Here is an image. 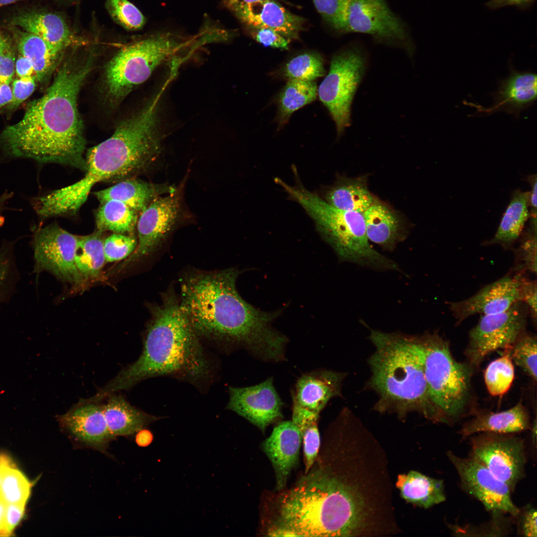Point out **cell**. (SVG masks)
Wrapping results in <instances>:
<instances>
[{
    "label": "cell",
    "mask_w": 537,
    "mask_h": 537,
    "mask_svg": "<svg viewBox=\"0 0 537 537\" xmlns=\"http://www.w3.org/2000/svg\"><path fill=\"white\" fill-rule=\"evenodd\" d=\"M194 41L162 33L123 48L105 68L104 80L108 94L114 99L123 98L145 82L159 66L175 61L177 54Z\"/></svg>",
    "instance_id": "ba28073f"
},
{
    "label": "cell",
    "mask_w": 537,
    "mask_h": 537,
    "mask_svg": "<svg viewBox=\"0 0 537 537\" xmlns=\"http://www.w3.org/2000/svg\"><path fill=\"white\" fill-rule=\"evenodd\" d=\"M37 80L35 76L17 78L12 82V99L7 105L10 110L16 109L34 92Z\"/></svg>",
    "instance_id": "bcb514c9"
},
{
    "label": "cell",
    "mask_w": 537,
    "mask_h": 537,
    "mask_svg": "<svg viewBox=\"0 0 537 537\" xmlns=\"http://www.w3.org/2000/svg\"><path fill=\"white\" fill-rule=\"evenodd\" d=\"M89 61H66L43 95L32 101L18 122L0 135L9 157L87 169L86 142L77 105L80 89L91 69Z\"/></svg>",
    "instance_id": "7a4b0ae2"
},
{
    "label": "cell",
    "mask_w": 537,
    "mask_h": 537,
    "mask_svg": "<svg viewBox=\"0 0 537 537\" xmlns=\"http://www.w3.org/2000/svg\"><path fill=\"white\" fill-rule=\"evenodd\" d=\"M136 238L131 234L114 233L104 240L106 262L120 261L129 257L137 246Z\"/></svg>",
    "instance_id": "ee69618b"
},
{
    "label": "cell",
    "mask_w": 537,
    "mask_h": 537,
    "mask_svg": "<svg viewBox=\"0 0 537 537\" xmlns=\"http://www.w3.org/2000/svg\"><path fill=\"white\" fill-rule=\"evenodd\" d=\"M150 308L151 319L140 356L99 389L93 395L95 400L156 376H173L194 384L210 378V363L199 337L175 294H164L162 303Z\"/></svg>",
    "instance_id": "277c9868"
},
{
    "label": "cell",
    "mask_w": 537,
    "mask_h": 537,
    "mask_svg": "<svg viewBox=\"0 0 537 537\" xmlns=\"http://www.w3.org/2000/svg\"><path fill=\"white\" fill-rule=\"evenodd\" d=\"M532 434V439L533 442H534L535 443H536V436H537V422H536V419H535L534 424L533 425Z\"/></svg>",
    "instance_id": "6125c7cd"
},
{
    "label": "cell",
    "mask_w": 537,
    "mask_h": 537,
    "mask_svg": "<svg viewBox=\"0 0 537 537\" xmlns=\"http://www.w3.org/2000/svg\"><path fill=\"white\" fill-rule=\"evenodd\" d=\"M176 188L167 183H152L139 179L122 181L94 193L101 203L110 200L119 201L138 212L155 198L173 193Z\"/></svg>",
    "instance_id": "d4e9b609"
},
{
    "label": "cell",
    "mask_w": 537,
    "mask_h": 537,
    "mask_svg": "<svg viewBox=\"0 0 537 537\" xmlns=\"http://www.w3.org/2000/svg\"><path fill=\"white\" fill-rule=\"evenodd\" d=\"M25 504H7L5 513V537L10 536L23 517Z\"/></svg>",
    "instance_id": "f907efd6"
},
{
    "label": "cell",
    "mask_w": 537,
    "mask_h": 537,
    "mask_svg": "<svg viewBox=\"0 0 537 537\" xmlns=\"http://www.w3.org/2000/svg\"><path fill=\"white\" fill-rule=\"evenodd\" d=\"M517 255L520 268L530 272L537 273V223L531 222L529 232L521 244Z\"/></svg>",
    "instance_id": "f6af8a7d"
},
{
    "label": "cell",
    "mask_w": 537,
    "mask_h": 537,
    "mask_svg": "<svg viewBox=\"0 0 537 537\" xmlns=\"http://www.w3.org/2000/svg\"><path fill=\"white\" fill-rule=\"evenodd\" d=\"M32 242L34 271L49 272L76 287L84 279L75 263L78 236L53 223L35 230Z\"/></svg>",
    "instance_id": "4fadbf2b"
},
{
    "label": "cell",
    "mask_w": 537,
    "mask_h": 537,
    "mask_svg": "<svg viewBox=\"0 0 537 537\" xmlns=\"http://www.w3.org/2000/svg\"><path fill=\"white\" fill-rule=\"evenodd\" d=\"M301 441L299 429L292 421H286L278 424L263 444L264 451L274 468L278 489L285 486L298 462Z\"/></svg>",
    "instance_id": "603a6c76"
},
{
    "label": "cell",
    "mask_w": 537,
    "mask_h": 537,
    "mask_svg": "<svg viewBox=\"0 0 537 537\" xmlns=\"http://www.w3.org/2000/svg\"><path fill=\"white\" fill-rule=\"evenodd\" d=\"M366 53L350 44L332 58L328 73L317 90L320 101L334 121L338 136L351 123V106L367 67Z\"/></svg>",
    "instance_id": "30bf717a"
},
{
    "label": "cell",
    "mask_w": 537,
    "mask_h": 537,
    "mask_svg": "<svg viewBox=\"0 0 537 537\" xmlns=\"http://www.w3.org/2000/svg\"><path fill=\"white\" fill-rule=\"evenodd\" d=\"M290 185L274 179L291 199L298 202L314 220L323 238L342 261L378 270H400L392 260L374 250L366 235L363 214L335 208L305 188L298 179Z\"/></svg>",
    "instance_id": "52a82bcc"
},
{
    "label": "cell",
    "mask_w": 537,
    "mask_h": 537,
    "mask_svg": "<svg viewBox=\"0 0 537 537\" xmlns=\"http://www.w3.org/2000/svg\"><path fill=\"white\" fill-rule=\"evenodd\" d=\"M15 73L17 78L35 76V71L30 61L19 54L15 62Z\"/></svg>",
    "instance_id": "f5cc1de1"
},
{
    "label": "cell",
    "mask_w": 537,
    "mask_h": 537,
    "mask_svg": "<svg viewBox=\"0 0 537 537\" xmlns=\"http://www.w3.org/2000/svg\"><path fill=\"white\" fill-rule=\"evenodd\" d=\"M7 39L8 38L6 39V40H5V41L4 43V44H3V45L0 48V63L1 62V60L2 58V57H3V55H4V53L5 44H6V41H7Z\"/></svg>",
    "instance_id": "e7e4bbea"
},
{
    "label": "cell",
    "mask_w": 537,
    "mask_h": 537,
    "mask_svg": "<svg viewBox=\"0 0 537 537\" xmlns=\"http://www.w3.org/2000/svg\"><path fill=\"white\" fill-rule=\"evenodd\" d=\"M317 90L314 81L288 80L277 99L278 127L287 123L295 111L315 100Z\"/></svg>",
    "instance_id": "d6a6232c"
},
{
    "label": "cell",
    "mask_w": 537,
    "mask_h": 537,
    "mask_svg": "<svg viewBox=\"0 0 537 537\" xmlns=\"http://www.w3.org/2000/svg\"><path fill=\"white\" fill-rule=\"evenodd\" d=\"M419 337L430 396L448 422V419L458 416L467 404L471 369L455 360L448 343L438 334H426Z\"/></svg>",
    "instance_id": "9c48e42d"
},
{
    "label": "cell",
    "mask_w": 537,
    "mask_h": 537,
    "mask_svg": "<svg viewBox=\"0 0 537 537\" xmlns=\"http://www.w3.org/2000/svg\"><path fill=\"white\" fill-rule=\"evenodd\" d=\"M12 99V90L10 84H0V109L7 106Z\"/></svg>",
    "instance_id": "6f0895ef"
},
{
    "label": "cell",
    "mask_w": 537,
    "mask_h": 537,
    "mask_svg": "<svg viewBox=\"0 0 537 537\" xmlns=\"http://www.w3.org/2000/svg\"><path fill=\"white\" fill-rule=\"evenodd\" d=\"M0 483H1V476H0Z\"/></svg>",
    "instance_id": "003e7915"
},
{
    "label": "cell",
    "mask_w": 537,
    "mask_h": 537,
    "mask_svg": "<svg viewBox=\"0 0 537 537\" xmlns=\"http://www.w3.org/2000/svg\"><path fill=\"white\" fill-rule=\"evenodd\" d=\"M324 62L319 53H302L289 60L283 66L281 73L289 80L313 81L325 74Z\"/></svg>",
    "instance_id": "f35d334b"
},
{
    "label": "cell",
    "mask_w": 537,
    "mask_h": 537,
    "mask_svg": "<svg viewBox=\"0 0 537 537\" xmlns=\"http://www.w3.org/2000/svg\"><path fill=\"white\" fill-rule=\"evenodd\" d=\"M15 52L11 41L7 39L5 51L0 63V84H10L15 73Z\"/></svg>",
    "instance_id": "c3c4849f"
},
{
    "label": "cell",
    "mask_w": 537,
    "mask_h": 537,
    "mask_svg": "<svg viewBox=\"0 0 537 537\" xmlns=\"http://www.w3.org/2000/svg\"><path fill=\"white\" fill-rule=\"evenodd\" d=\"M537 341L536 337L523 335L513 345V361L534 381H537Z\"/></svg>",
    "instance_id": "60d3db41"
},
{
    "label": "cell",
    "mask_w": 537,
    "mask_h": 537,
    "mask_svg": "<svg viewBox=\"0 0 537 537\" xmlns=\"http://www.w3.org/2000/svg\"><path fill=\"white\" fill-rule=\"evenodd\" d=\"M368 239L386 251H393L407 235L402 216L377 199L363 213Z\"/></svg>",
    "instance_id": "cb8c5ba5"
},
{
    "label": "cell",
    "mask_w": 537,
    "mask_h": 537,
    "mask_svg": "<svg viewBox=\"0 0 537 537\" xmlns=\"http://www.w3.org/2000/svg\"><path fill=\"white\" fill-rule=\"evenodd\" d=\"M18 272L14 244L3 242L0 248V307L9 298L16 286Z\"/></svg>",
    "instance_id": "ab89813d"
},
{
    "label": "cell",
    "mask_w": 537,
    "mask_h": 537,
    "mask_svg": "<svg viewBox=\"0 0 537 537\" xmlns=\"http://www.w3.org/2000/svg\"><path fill=\"white\" fill-rule=\"evenodd\" d=\"M537 287L536 280H527L521 277V301L527 306L535 324L537 321Z\"/></svg>",
    "instance_id": "681fc988"
},
{
    "label": "cell",
    "mask_w": 537,
    "mask_h": 537,
    "mask_svg": "<svg viewBox=\"0 0 537 537\" xmlns=\"http://www.w3.org/2000/svg\"><path fill=\"white\" fill-rule=\"evenodd\" d=\"M6 504L0 497V536L5 537Z\"/></svg>",
    "instance_id": "91938a15"
},
{
    "label": "cell",
    "mask_w": 537,
    "mask_h": 537,
    "mask_svg": "<svg viewBox=\"0 0 537 537\" xmlns=\"http://www.w3.org/2000/svg\"><path fill=\"white\" fill-rule=\"evenodd\" d=\"M252 36L265 47L287 50L290 40L277 31L268 28L251 29Z\"/></svg>",
    "instance_id": "7dc6e473"
},
{
    "label": "cell",
    "mask_w": 537,
    "mask_h": 537,
    "mask_svg": "<svg viewBox=\"0 0 537 537\" xmlns=\"http://www.w3.org/2000/svg\"><path fill=\"white\" fill-rule=\"evenodd\" d=\"M135 442L138 446L145 447L149 446L153 440V435L148 429H142L136 433Z\"/></svg>",
    "instance_id": "9f6ffc18"
},
{
    "label": "cell",
    "mask_w": 537,
    "mask_h": 537,
    "mask_svg": "<svg viewBox=\"0 0 537 537\" xmlns=\"http://www.w3.org/2000/svg\"><path fill=\"white\" fill-rule=\"evenodd\" d=\"M323 19L335 30L347 33V17L351 0H312Z\"/></svg>",
    "instance_id": "b9f144b4"
},
{
    "label": "cell",
    "mask_w": 537,
    "mask_h": 537,
    "mask_svg": "<svg viewBox=\"0 0 537 537\" xmlns=\"http://www.w3.org/2000/svg\"><path fill=\"white\" fill-rule=\"evenodd\" d=\"M520 276H506L484 286L469 298L448 302L449 310L457 323L475 314L503 312L521 301Z\"/></svg>",
    "instance_id": "d6986e66"
},
{
    "label": "cell",
    "mask_w": 537,
    "mask_h": 537,
    "mask_svg": "<svg viewBox=\"0 0 537 537\" xmlns=\"http://www.w3.org/2000/svg\"><path fill=\"white\" fill-rule=\"evenodd\" d=\"M306 474L280 499L279 526L295 536L348 537L356 533L365 517L358 493L325 471Z\"/></svg>",
    "instance_id": "8992f818"
},
{
    "label": "cell",
    "mask_w": 537,
    "mask_h": 537,
    "mask_svg": "<svg viewBox=\"0 0 537 537\" xmlns=\"http://www.w3.org/2000/svg\"><path fill=\"white\" fill-rule=\"evenodd\" d=\"M345 374L328 369H317L301 375L291 392L292 408L320 414L332 398L341 396Z\"/></svg>",
    "instance_id": "7402d4cb"
},
{
    "label": "cell",
    "mask_w": 537,
    "mask_h": 537,
    "mask_svg": "<svg viewBox=\"0 0 537 537\" xmlns=\"http://www.w3.org/2000/svg\"><path fill=\"white\" fill-rule=\"evenodd\" d=\"M529 198V192L520 189L514 192L496 233L487 244H497L507 248L516 241L530 216Z\"/></svg>",
    "instance_id": "1f68e13d"
},
{
    "label": "cell",
    "mask_w": 537,
    "mask_h": 537,
    "mask_svg": "<svg viewBox=\"0 0 537 537\" xmlns=\"http://www.w3.org/2000/svg\"><path fill=\"white\" fill-rule=\"evenodd\" d=\"M534 0H490L486 5L491 9H496L507 5L522 6L528 4Z\"/></svg>",
    "instance_id": "db71d44e"
},
{
    "label": "cell",
    "mask_w": 537,
    "mask_h": 537,
    "mask_svg": "<svg viewBox=\"0 0 537 537\" xmlns=\"http://www.w3.org/2000/svg\"><path fill=\"white\" fill-rule=\"evenodd\" d=\"M491 96L493 104L488 107L474 103H465L476 109L475 114L478 115L504 112L518 118L536 100L537 75L529 71H517L511 67L510 75L500 81L497 90Z\"/></svg>",
    "instance_id": "ffe728a7"
},
{
    "label": "cell",
    "mask_w": 537,
    "mask_h": 537,
    "mask_svg": "<svg viewBox=\"0 0 537 537\" xmlns=\"http://www.w3.org/2000/svg\"><path fill=\"white\" fill-rule=\"evenodd\" d=\"M250 29L268 28L290 40L299 39L305 19L294 14L275 0H264L230 9Z\"/></svg>",
    "instance_id": "44dd1931"
},
{
    "label": "cell",
    "mask_w": 537,
    "mask_h": 537,
    "mask_svg": "<svg viewBox=\"0 0 537 537\" xmlns=\"http://www.w3.org/2000/svg\"><path fill=\"white\" fill-rule=\"evenodd\" d=\"M537 511L529 508L523 514L521 520V532L524 536L537 537Z\"/></svg>",
    "instance_id": "816d5d0a"
},
{
    "label": "cell",
    "mask_w": 537,
    "mask_h": 537,
    "mask_svg": "<svg viewBox=\"0 0 537 537\" xmlns=\"http://www.w3.org/2000/svg\"><path fill=\"white\" fill-rule=\"evenodd\" d=\"M264 0H225V4L230 9L239 5L251 3Z\"/></svg>",
    "instance_id": "94428289"
},
{
    "label": "cell",
    "mask_w": 537,
    "mask_h": 537,
    "mask_svg": "<svg viewBox=\"0 0 537 537\" xmlns=\"http://www.w3.org/2000/svg\"><path fill=\"white\" fill-rule=\"evenodd\" d=\"M227 409L246 419L264 432L283 418V402L272 377L250 386L230 387Z\"/></svg>",
    "instance_id": "e0dca14e"
},
{
    "label": "cell",
    "mask_w": 537,
    "mask_h": 537,
    "mask_svg": "<svg viewBox=\"0 0 537 537\" xmlns=\"http://www.w3.org/2000/svg\"><path fill=\"white\" fill-rule=\"evenodd\" d=\"M324 199L339 209L363 213L377 199L361 177L340 179L326 191Z\"/></svg>",
    "instance_id": "f1b7e54d"
},
{
    "label": "cell",
    "mask_w": 537,
    "mask_h": 537,
    "mask_svg": "<svg viewBox=\"0 0 537 537\" xmlns=\"http://www.w3.org/2000/svg\"><path fill=\"white\" fill-rule=\"evenodd\" d=\"M471 441L470 457L487 468L512 491L523 477L525 445L512 434L480 433Z\"/></svg>",
    "instance_id": "5bb4252c"
},
{
    "label": "cell",
    "mask_w": 537,
    "mask_h": 537,
    "mask_svg": "<svg viewBox=\"0 0 537 537\" xmlns=\"http://www.w3.org/2000/svg\"><path fill=\"white\" fill-rule=\"evenodd\" d=\"M239 271L193 270L181 284L180 308L198 336L246 349L266 362L285 360L288 339L271 326L280 311H263L238 293Z\"/></svg>",
    "instance_id": "6da1fadb"
},
{
    "label": "cell",
    "mask_w": 537,
    "mask_h": 537,
    "mask_svg": "<svg viewBox=\"0 0 537 537\" xmlns=\"http://www.w3.org/2000/svg\"><path fill=\"white\" fill-rule=\"evenodd\" d=\"M137 213L119 201L110 200L104 202L96 214L98 231L131 234L137 226Z\"/></svg>",
    "instance_id": "e575fe53"
},
{
    "label": "cell",
    "mask_w": 537,
    "mask_h": 537,
    "mask_svg": "<svg viewBox=\"0 0 537 537\" xmlns=\"http://www.w3.org/2000/svg\"><path fill=\"white\" fill-rule=\"evenodd\" d=\"M529 181L532 186V190L529 192V205L532 207L531 217H536L537 214V176L532 175L529 177Z\"/></svg>",
    "instance_id": "11a10c76"
},
{
    "label": "cell",
    "mask_w": 537,
    "mask_h": 537,
    "mask_svg": "<svg viewBox=\"0 0 537 537\" xmlns=\"http://www.w3.org/2000/svg\"><path fill=\"white\" fill-rule=\"evenodd\" d=\"M7 38H6L0 32V48L3 45Z\"/></svg>",
    "instance_id": "03108f58"
},
{
    "label": "cell",
    "mask_w": 537,
    "mask_h": 537,
    "mask_svg": "<svg viewBox=\"0 0 537 537\" xmlns=\"http://www.w3.org/2000/svg\"><path fill=\"white\" fill-rule=\"evenodd\" d=\"M530 428L529 414L519 403L506 411L477 415L463 426L460 434L464 437L484 432L513 434Z\"/></svg>",
    "instance_id": "83f0119b"
},
{
    "label": "cell",
    "mask_w": 537,
    "mask_h": 537,
    "mask_svg": "<svg viewBox=\"0 0 537 537\" xmlns=\"http://www.w3.org/2000/svg\"><path fill=\"white\" fill-rule=\"evenodd\" d=\"M101 232L78 236L75 254L76 267L84 279L98 277L105 262Z\"/></svg>",
    "instance_id": "836d02e7"
},
{
    "label": "cell",
    "mask_w": 537,
    "mask_h": 537,
    "mask_svg": "<svg viewBox=\"0 0 537 537\" xmlns=\"http://www.w3.org/2000/svg\"><path fill=\"white\" fill-rule=\"evenodd\" d=\"M159 109L158 101L152 99L121 122L109 138L90 148L84 178L33 199L31 204L37 215L45 219L74 214L96 183L130 177L147 168L161 149Z\"/></svg>",
    "instance_id": "3957f363"
},
{
    "label": "cell",
    "mask_w": 537,
    "mask_h": 537,
    "mask_svg": "<svg viewBox=\"0 0 537 537\" xmlns=\"http://www.w3.org/2000/svg\"><path fill=\"white\" fill-rule=\"evenodd\" d=\"M527 306L522 301L498 313L482 315L470 331L465 351L471 366H478L491 353L511 348L525 332Z\"/></svg>",
    "instance_id": "7c38bea8"
},
{
    "label": "cell",
    "mask_w": 537,
    "mask_h": 537,
    "mask_svg": "<svg viewBox=\"0 0 537 537\" xmlns=\"http://www.w3.org/2000/svg\"><path fill=\"white\" fill-rule=\"evenodd\" d=\"M369 35L378 44L400 48L412 57L415 46L409 28L385 0H351L347 33Z\"/></svg>",
    "instance_id": "8fae6325"
},
{
    "label": "cell",
    "mask_w": 537,
    "mask_h": 537,
    "mask_svg": "<svg viewBox=\"0 0 537 537\" xmlns=\"http://www.w3.org/2000/svg\"><path fill=\"white\" fill-rule=\"evenodd\" d=\"M107 8L112 17L129 30L141 28L145 18L140 11L127 0H107Z\"/></svg>",
    "instance_id": "7bdbcfd3"
},
{
    "label": "cell",
    "mask_w": 537,
    "mask_h": 537,
    "mask_svg": "<svg viewBox=\"0 0 537 537\" xmlns=\"http://www.w3.org/2000/svg\"><path fill=\"white\" fill-rule=\"evenodd\" d=\"M107 398L103 404V412L108 428L115 437L132 435L160 419L132 406L122 395L114 393Z\"/></svg>",
    "instance_id": "484cf974"
},
{
    "label": "cell",
    "mask_w": 537,
    "mask_h": 537,
    "mask_svg": "<svg viewBox=\"0 0 537 537\" xmlns=\"http://www.w3.org/2000/svg\"><path fill=\"white\" fill-rule=\"evenodd\" d=\"M181 202L176 191L151 201L138 218L137 246L121 267L131 264L154 252L174 230L180 212Z\"/></svg>",
    "instance_id": "2e32d148"
},
{
    "label": "cell",
    "mask_w": 537,
    "mask_h": 537,
    "mask_svg": "<svg viewBox=\"0 0 537 537\" xmlns=\"http://www.w3.org/2000/svg\"><path fill=\"white\" fill-rule=\"evenodd\" d=\"M396 486L406 501L426 509L446 500L443 481L417 471L399 475Z\"/></svg>",
    "instance_id": "f546056e"
},
{
    "label": "cell",
    "mask_w": 537,
    "mask_h": 537,
    "mask_svg": "<svg viewBox=\"0 0 537 537\" xmlns=\"http://www.w3.org/2000/svg\"><path fill=\"white\" fill-rule=\"evenodd\" d=\"M14 32L19 54L31 62L37 81H43L52 72L62 51L35 34L17 29Z\"/></svg>",
    "instance_id": "4dcf8cb0"
},
{
    "label": "cell",
    "mask_w": 537,
    "mask_h": 537,
    "mask_svg": "<svg viewBox=\"0 0 537 537\" xmlns=\"http://www.w3.org/2000/svg\"><path fill=\"white\" fill-rule=\"evenodd\" d=\"M511 348L506 349L507 351L501 357L491 361L485 369L484 381L492 396L504 395L513 382L515 370L511 356Z\"/></svg>",
    "instance_id": "74e56055"
},
{
    "label": "cell",
    "mask_w": 537,
    "mask_h": 537,
    "mask_svg": "<svg viewBox=\"0 0 537 537\" xmlns=\"http://www.w3.org/2000/svg\"><path fill=\"white\" fill-rule=\"evenodd\" d=\"M0 497L7 504H26L31 485L12 460L0 454Z\"/></svg>",
    "instance_id": "d590c367"
},
{
    "label": "cell",
    "mask_w": 537,
    "mask_h": 537,
    "mask_svg": "<svg viewBox=\"0 0 537 537\" xmlns=\"http://www.w3.org/2000/svg\"><path fill=\"white\" fill-rule=\"evenodd\" d=\"M13 194L12 192L5 191L0 195V226L3 220V214L7 207V204Z\"/></svg>",
    "instance_id": "680465c9"
},
{
    "label": "cell",
    "mask_w": 537,
    "mask_h": 537,
    "mask_svg": "<svg viewBox=\"0 0 537 537\" xmlns=\"http://www.w3.org/2000/svg\"><path fill=\"white\" fill-rule=\"evenodd\" d=\"M57 420L61 428L75 441L103 453L115 438L108 428L103 404L99 402L81 399Z\"/></svg>",
    "instance_id": "ac0fdd59"
},
{
    "label": "cell",
    "mask_w": 537,
    "mask_h": 537,
    "mask_svg": "<svg viewBox=\"0 0 537 537\" xmlns=\"http://www.w3.org/2000/svg\"><path fill=\"white\" fill-rule=\"evenodd\" d=\"M369 338L375 350L368 361L369 384L379 397L375 409L402 417L417 412L434 422L448 423L430 396L419 336L372 330Z\"/></svg>",
    "instance_id": "5b68a950"
},
{
    "label": "cell",
    "mask_w": 537,
    "mask_h": 537,
    "mask_svg": "<svg viewBox=\"0 0 537 537\" xmlns=\"http://www.w3.org/2000/svg\"><path fill=\"white\" fill-rule=\"evenodd\" d=\"M319 418V415L306 410H295L292 413V421L301 434L305 474L308 473L313 465L320 445Z\"/></svg>",
    "instance_id": "8d00e7d4"
},
{
    "label": "cell",
    "mask_w": 537,
    "mask_h": 537,
    "mask_svg": "<svg viewBox=\"0 0 537 537\" xmlns=\"http://www.w3.org/2000/svg\"><path fill=\"white\" fill-rule=\"evenodd\" d=\"M10 24L41 37L61 51L69 44L71 36L63 18L52 13L23 12L13 17Z\"/></svg>",
    "instance_id": "4316f807"
},
{
    "label": "cell",
    "mask_w": 537,
    "mask_h": 537,
    "mask_svg": "<svg viewBox=\"0 0 537 537\" xmlns=\"http://www.w3.org/2000/svg\"><path fill=\"white\" fill-rule=\"evenodd\" d=\"M447 455L458 473L463 489L481 502L487 510L514 517L519 515L509 487L487 468L471 457H460L450 451Z\"/></svg>",
    "instance_id": "9a60e30c"
},
{
    "label": "cell",
    "mask_w": 537,
    "mask_h": 537,
    "mask_svg": "<svg viewBox=\"0 0 537 537\" xmlns=\"http://www.w3.org/2000/svg\"><path fill=\"white\" fill-rule=\"evenodd\" d=\"M19 0H0V7L14 3Z\"/></svg>",
    "instance_id": "be15d7a7"
}]
</instances>
